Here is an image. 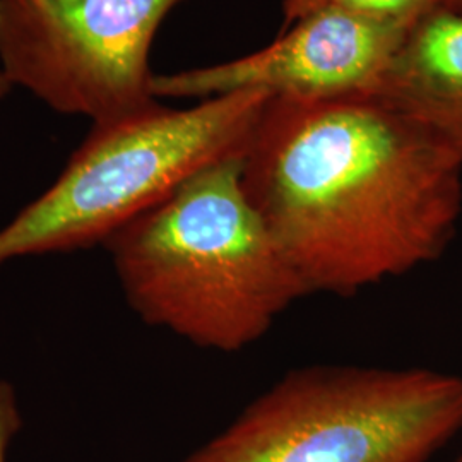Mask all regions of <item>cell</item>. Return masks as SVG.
<instances>
[{
  "label": "cell",
  "mask_w": 462,
  "mask_h": 462,
  "mask_svg": "<svg viewBox=\"0 0 462 462\" xmlns=\"http://www.w3.org/2000/svg\"><path fill=\"white\" fill-rule=\"evenodd\" d=\"M462 430V375L314 365L282 375L182 462H430Z\"/></svg>",
  "instance_id": "obj_4"
},
{
  "label": "cell",
  "mask_w": 462,
  "mask_h": 462,
  "mask_svg": "<svg viewBox=\"0 0 462 462\" xmlns=\"http://www.w3.org/2000/svg\"><path fill=\"white\" fill-rule=\"evenodd\" d=\"M271 99L252 89L189 108L156 103L93 125L57 180L0 228V267L101 245L200 170L244 154Z\"/></svg>",
  "instance_id": "obj_3"
},
{
  "label": "cell",
  "mask_w": 462,
  "mask_h": 462,
  "mask_svg": "<svg viewBox=\"0 0 462 462\" xmlns=\"http://www.w3.org/2000/svg\"><path fill=\"white\" fill-rule=\"evenodd\" d=\"M444 7L452 9V11L461 13L462 14V0H446V2H444Z\"/></svg>",
  "instance_id": "obj_11"
},
{
  "label": "cell",
  "mask_w": 462,
  "mask_h": 462,
  "mask_svg": "<svg viewBox=\"0 0 462 462\" xmlns=\"http://www.w3.org/2000/svg\"><path fill=\"white\" fill-rule=\"evenodd\" d=\"M408 32L337 11L284 26L267 47L215 66L154 74V98L265 91L273 98L329 99L370 93Z\"/></svg>",
  "instance_id": "obj_6"
},
{
  "label": "cell",
  "mask_w": 462,
  "mask_h": 462,
  "mask_svg": "<svg viewBox=\"0 0 462 462\" xmlns=\"http://www.w3.org/2000/svg\"><path fill=\"white\" fill-rule=\"evenodd\" d=\"M244 185L309 293L347 297L444 255L462 160L372 95L269 101Z\"/></svg>",
  "instance_id": "obj_1"
},
{
  "label": "cell",
  "mask_w": 462,
  "mask_h": 462,
  "mask_svg": "<svg viewBox=\"0 0 462 462\" xmlns=\"http://www.w3.org/2000/svg\"><path fill=\"white\" fill-rule=\"evenodd\" d=\"M446 0H282L284 26L319 11H337L382 26L408 32Z\"/></svg>",
  "instance_id": "obj_8"
},
{
  "label": "cell",
  "mask_w": 462,
  "mask_h": 462,
  "mask_svg": "<svg viewBox=\"0 0 462 462\" xmlns=\"http://www.w3.org/2000/svg\"><path fill=\"white\" fill-rule=\"evenodd\" d=\"M23 427L16 389L11 382L0 380V462H7L9 447Z\"/></svg>",
  "instance_id": "obj_9"
},
{
  "label": "cell",
  "mask_w": 462,
  "mask_h": 462,
  "mask_svg": "<svg viewBox=\"0 0 462 462\" xmlns=\"http://www.w3.org/2000/svg\"><path fill=\"white\" fill-rule=\"evenodd\" d=\"M101 247L143 322L204 349L257 343L310 295L247 196L244 154L200 170Z\"/></svg>",
  "instance_id": "obj_2"
},
{
  "label": "cell",
  "mask_w": 462,
  "mask_h": 462,
  "mask_svg": "<svg viewBox=\"0 0 462 462\" xmlns=\"http://www.w3.org/2000/svg\"><path fill=\"white\" fill-rule=\"evenodd\" d=\"M447 462H462V454H459V456H457V457H454V459H452V461H447Z\"/></svg>",
  "instance_id": "obj_12"
},
{
  "label": "cell",
  "mask_w": 462,
  "mask_h": 462,
  "mask_svg": "<svg viewBox=\"0 0 462 462\" xmlns=\"http://www.w3.org/2000/svg\"><path fill=\"white\" fill-rule=\"evenodd\" d=\"M462 160V14L439 7L408 30L368 93Z\"/></svg>",
  "instance_id": "obj_7"
},
{
  "label": "cell",
  "mask_w": 462,
  "mask_h": 462,
  "mask_svg": "<svg viewBox=\"0 0 462 462\" xmlns=\"http://www.w3.org/2000/svg\"><path fill=\"white\" fill-rule=\"evenodd\" d=\"M185 0H0V69L53 112L106 125L146 112L151 49Z\"/></svg>",
  "instance_id": "obj_5"
},
{
  "label": "cell",
  "mask_w": 462,
  "mask_h": 462,
  "mask_svg": "<svg viewBox=\"0 0 462 462\" xmlns=\"http://www.w3.org/2000/svg\"><path fill=\"white\" fill-rule=\"evenodd\" d=\"M13 89H14V88H13V84L7 81L5 74H4V72H2V69H0V99L5 98Z\"/></svg>",
  "instance_id": "obj_10"
}]
</instances>
